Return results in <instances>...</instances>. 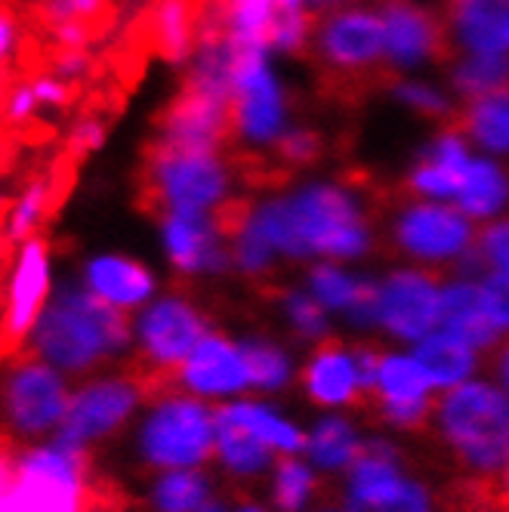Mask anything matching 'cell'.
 Listing matches in <instances>:
<instances>
[{
	"label": "cell",
	"instance_id": "48",
	"mask_svg": "<svg viewBox=\"0 0 509 512\" xmlns=\"http://www.w3.org/2000/svg\"><path fill=\"white\" fill-rule=\"evenodd\" d=\"M19 38H22L19 22H16L7 10H0V68H7L10 59L16 56Z\"/></svg>",
	"mask_w": 509,
	"mask_h": 512
},
{
	"label": "cell",
	"instance_id": "16",
	"mask_svg": "<svg viewBox=\"0 0 509 512\" xmlns=\"http://www.w3.org/2000/svg\"><path fill=\"white\" fill-rule=\"evenodd\" d=\"M368 405L389 435H414L429 426L435 389L408 346H380Z\"/></svg>",
	"mask_w": 509,
	"mask_h": 512
},
{
	"label": "cell",
	"instance_id": "37",
	"mask_svg": "<svg viewBox=\"0 0 509 512\" xmlns=\"http://www.w3.org/2000/svg\"><path fill=\"white\" fill-rule=\"evenodd\" d=\"M278 312H281V321H284V331L290 334V340L300 343V346H318V343L331 340L337 334L334 318L312 300V294L303 284L281 290Z\"/></svg>",
	"mask_w": 509,
	"mask_h": 512
},
{
	"label": "cell",
	"instance_id": "20",
	"mask_svg": "<svg viewBox=\"0 0 509 512\" xmlns=\"http://www.w3.org/2000/svg\"><path fill=\"white\" fill-rule=\"evenodd\" d=\"M321 62L340 75H365L383 65L380 13L371 7H340L327 13L315 31Z\"/></svg>",
	"mask_w": 509,
	"mask_h": 512
},
{
	"label": "cell",
	"instance_id": "40",
	"mask_svg": "<svg viewBox=\"0 0 509 512\" xmlns=\"http://www.w3.org/2000/svg\"><path fill=\"white\" fill-rule=\"evenodd\" d=\"M312 38V16L309 10L278 7L269 28V50L272 53H300Z\"/></svg>",
	"mask_w": 509,
	"mask_h": 512
},
{
	"label": "cell",
	"instance_id": "22",
	"mask_svg": "<svg viewBox=\"0 0 509 512\" xmlns=\"http://www.w3.org/2000/svg\"><path fill=\"white\" fill-rule=\"evenodd\" d=\"M303 287L312 300L334 318L337 327H349L355 334H371V306H374V278L346 263H309Z\"/></svg>",
	"mask_w": 509,
	"mask_h": 512
},
{
	"label": "cell",
	"instance_id": "46",
	"mask_svg": "<svg viewBox=\"0 0 509 512\" xmlns=\"http://www.w3.org/2000/svg\"><path fill=\"white\" fill-rule=\"evenodd\" d=\"M28 84H31L34 99H38V105H41V112H44V108H65L71 102V84L53 78L50 71L41 78H31Z\"/></svg>",
	"mask_w": 509,
	"mask_h": 512
},
{
	"label": "cell",
	"instance_id": "28",
	"mask_svg": "<svg viewBox=\"0 0 509 512\" xmlns=\"http://www.w3.org/2000/svg\"><path fill=\"white\" fill-rule=\"evenodd\" d=\"M408 349L414 352V358L423 368L429 386L435 389V395L448 392L485 371V355L479 349H472L466 340L445 331V327H435L432 334H426L423 340H417Z\"/></svg>",
	"mask_w": 509,
	"mask_h": 512
},
{
	"label": "cell",
	"instance_id": "26",
	"mask_svg": "<svg viewBox=\"0 0 509 512\" xmlns=\"http://www.w3.org/2000/svg\"><path fill=\"white\" fill-rule=\"evenodd\" d=\"M216 414L235 420L250 435H257L275 457H294L303 451V420L290 414L278 398L241 395L235 401H226V405H216Z\"/></svg>",
	"mask_w": 509,
	"mask_h": 512
},
{
	"label": "cell",
	"instance_id": "44",
	"mask_svg": "<svg viewBox=\"0 0 509 512\" xmlns=\"http://www.w3.org/2000/svg\"><path fill=\"white\" fill-rule=\"evenodd\" d=\"M105 142V121L102 118H81L78 124H71V133H68V149L71 155H90L96 149H102Z\"/></svg>",
	"mask_w": 509,
	"mask_h": 512
},
{
	"label": "cell",
	"instance_id": "9",
	"mask_svg": "<svg viewBox=\"0 0 509 512\" xmlns=\"http://www.w3.org/2000/svg\"><path fill=\"white\" fill-rule=\"evenodd\" d=\"M210 331L213 321L198 300L183 290H158L139 312L130 315L133 368L152 383H167Z\"/></svg>",
	"mask_w": 509,
	"mask_h": 512
},
{
	"label": "cell",
	"instance_id": "31",
	"mask_svg": "<svg viewBox=\"0 0 509 512\" xmlns=\"http://www.w3.org/2000/svg\"><path fill=\"white\" fill-rule=\"evenodd\" d=\"M506 201H509L506 170L497 164V158L472 155L463 176H460V189L454 195V207L479 226V223L500 219L503 210H506Z\"/></svg>",
	"mask_w": 509,
	"mask_h": 512
},
{
	"label": "cell",
	"instance_id": "10",
	"mask_svg": "<svg viewBox=\"0 0 509 512\" xmlns=\"http://www.w3.org/2000/svg\"><path fill=\"white\" fill-rule=\"evenodd\" d=\"M149 195L161 213L223 216L232 201V170L223 152L152 145Z\"/></svg>",
	"mask_w": 509,
	"mask_h": 512
},
{
	"label": "cell",
	"instance_id": "47",
	"mask_svg": "<svg viewBox=\"0 0 509 512\" xmlns=\"http://www.w3.org/2000/svg\"><path fill=\"white\" fill-rule=\"evenodd\" d=\"M90 34H93V25H84V22H62V25H53V44H56L59 50H87Z\"/></svg>",
	"mask_w": 509,
	"mask_h": 512
},
{
	"label": "cell",
	"instance_id": "21",
	"mask_svg": "<svg viewBox=\"0 0 509 512\" xmlns=\"http://www.w3.org/2000/svg\"><path fill=\"white\" fill-rule=\"evenodd\" d=\"M383 31V65L392 71H417L445 47V25L417 0H386L377 10Z\"/></svg>",
	"mask_w": 509,
	"mask_h": 512
},
{
	"label": "cell",
	"instance_id": "7",
	"mask_svg": "<svg viewBox=\"0 0 509 512\" xmlns=\"http://www.w3.org/2000/svg\"><path fill=\"white\" fill-rule=\"evenodd\" d=\"M349 512H439L435 488L408 460L395 435H368L365 448L337 479Z\"/></svg>",
	"mask_w": 509,
	"mask_h": 512
},
{
	"label": "cell",
	"instance_id": "42",
	"mask_svg": "<svg viewBox=\"0 0 509 512\" xmlns=\"http://www.w3.org/2000/svg\"><path fill=\"white\" fill-rule=\"evenodd\" d=\"M102 10H105V0H47L44 4V16H47L50 28L62 25V22L93 25Z\"/></svg>",
	"mask_w": 509,
	"mask_h": 512
},
{
	"label": "cell",
	"instance_id": "4",
	"mask_svg": "<svg viewBox=\"0 0 509 512\" xmlns=\"http://www.w3.org/2000/svg\"><path fill=\"white\" fill-rule=\"evenodd\" d=\"M213 432V405L176 389L173 383H155L133 426L127 429V448L145 475L161 469L210 466Z\"/></svg>",
	"mask_w": 509,
	"mask_h": 512
},
{
	"label": "cell",
	"instance_id": "19",
	"mask_svg": "<svg viewBox=\"0 0 509 512\" xmlns=\"http://www.w3.org/2000/svg\"><path fill=\"white\" fill-rule=\"evenodd\" d=\"M161 253L167 266L183 278H220L232 272L229 226L223 216L161 213Z\"/></svg>",
	"mask_w": 509,
	"mask_h": 512
},
{
	"label": "cell",
	"instance_id": "50",
	"mask_svg": "<svg viewBox=\"0 0 509 512\" xmlns=\"http://www.w3.org/2000/svg\"><path fill=\"white\" fill-rule=\"evenodd\" d=\"M229 512H275V509H269L263 497H241V500H232Z\"/></svg>",
	"mask_w": 509,
	"mask_h": 512
},
{
	"label": "cell",
	"instance_id": "1",
	"mask_svg": "<svg viewBox=\"0 0 509 512\" xmlns=\"http://www.w3.org/2000/svg\"><path fill=\"white\" fill-rule=\"evenodd\" d=\"M229 232L260 244L281 263H361L374 250V226L361 195L334 179L303 182L250 204Z\"/></svg>",
	"mask_w": 509,
	"mask_h": 512
},
{
	"label": "cell",
	"instance_id": "25",
	"mask_svg": "<svg viewBox=\"0 0 509 512\" xmlns=\"http://www.w3.org/2000/svg\"><path fill=\"white\" fill-rule=\"evenodd\" d=\"M445 34L463 56L509 59V0H454Z\"/></svg>",
	"mask_w": 509,
	"mask_h": 512
},
{
	"label": "cell",
	"instance_id": "52",
	"mask_svg": "<svg viewBox=\"0 0 509 512\" xmlns=\"http://www.w3.org/2000/svg\"><path fill=\"white\" fill-rule=\"evenodd\" d=\"M309 512H349V509H346L337 497H321Z\"/></svg>",
	"mask_w": 509,
	"mask_h": 512
},
{
	"label": "cell",
	"instance_id": "39",
	"mask_svg": "<svg viewBox=\"0 0 509 512\" xmlns=\"http://www.w3.org/2000/svg\"><path fill=\"white\" fill-rule=\"evenodd\" d=\"M392 96L398 105L411 108L414 115H423V118H451L454 115V99L448 90H442L439 84L432 81H420V78H398L392 84Z\"/></svg>",
	"mask_w": 509,
	"mask_h": 512
},
{
	"label": "cell",
	"instance_id": "6",
	"mask_svg": "<svg viewBox=\"0 0 509 512\" xmlns=\"http://www.w3.org/2000/svg\"><path fill=\"white\" fill-rule=\"evenodd\" d=\"M152 386L155 383L149 377H142L136 368H127V364L71 380L68 405L56 435L65 438L68 445H78L96 454L99 448L127 435Z\"/></svg>",
	"mask_w": 509,
	"mask_h": 512
},
{
	"label": "cell",
	"instance_id": "34",
	"mask_svg": "<svg viewBox=\"0 0 509 512\" xmlns=\"http://www.w3.org/2000/svg\"><path fill=\"white\" fill-rule=\"evenodd\" d=\"M56 204V182L47 176L31 179L28 186L19 192V198L10 204V210L4 213V223H0V235L10 247L41 235L47 216Z\"/></svg>",
	"mask_w": 509,
	"mask_h": 512
},
{
	"label": "cell",
	"instance_id": "49",
	"mask_svg": "<svg viewBox=\"0 0 509 512\" xmlns=\"http://www.w3.org/2000/svg\"><path fill=\"white\" fill-rule=\"evenodd\" d=\"M13 457L16 448L7 445L0 438V512H7V500H10V485H13Z\"/></svg>",
	"mask_w": 509,
	"mask_h": 512
},
{
	"label": "cell",
	"instance_id": "53",
	"mask_svg": "<svg viewBox=\"0 0 509 512\" xmlns=\"http://www.w3.org/2000/svg\"><path fill=\"white\" fill-rule=\"evenodd\" d=\"M318 4H334V0H278V7H294V10H309Z\"/></svg>",
	"mask_w": 509,
	"mask_h": 512
},
{
	"label": "cell",
	"instance_id": "36",
	"mask_svg": "<svg viewBox=\"0 0 509 512\" xmlns=\"http://www.w3.org/2000/svg\"><path fill=\"white\" fill-rule=\"evenodd\" d=\"M466 139H472L488 158H503L509 152V96L506 90L488 93L482 99H472L466 105Z\"/></svg>",
	"mask_w": 509,
	"mask_h": 512
},
{
	"label": "cell",
	"instance_id": "14",
	"mask_svg": "<svg viewBox=\"0 0 509 512\" xmlns=\"http://www.w3.org/2000/svg\"><path fill=\"white\" fill-rule=\"evenodd\" d=\"M479 226L454 204L411 201L392 219V244L420 269H460L472 253Z\"/></svg>",
	"mask_w": 509,
	"mask_h": 512
},
{
	"label": "cell",
	"instance_id": "11",
	"mask_svg": "<svg viewBox=\"0 0 509 512\" xmlns=\"http://www.w3.org/2000/svg\"><path fill=\"white\" fill-rule=\"evenodd\" d=\"M380 343L371 340H324L309 346L300 361L297 386L315 411H358L368 405L377 374Z\"/></svg>",
	"mask_w": 509,
	"mask_h": 512
},
{
	"label": "cell",
	"instance_id": "27",
	"mask_svg": "<svg viewBox=\"0 0 509 512\" xmlns=\"http://www.w3.org/2000/svg\"><path fill=\"white\" fill-rule=\"evenodd\" d=\"M278 457L260 442L257 435H250L244 426L235 420L216 414V432H213V454H210V469L216 472L220 482H232L238 488L257 485L266 479Z\"/></svg>",
	"mask_w": 509,
	"mask_h": 512
},
{
	"label": "cell",
	"instance_id": "23",
	"mask_svg": "<svg viewBox=\"0 0 509 512\" xmlns=\"http://www.w3.org/2000/svg\"><path fill=\"white\" fill-rule=\"evenodd\" d=\"M78 281L99 303L112 306L124 315L139 312L161 290L158 272L149 263L136 260L130 253H115V250L90 256L81 266Z\"/></svg>",
	"mask_w": 509,
	"mask_h": 512
},
{
	"label": "cell",
	"instance_id": "51",
	"mask_svg": "<svg viewBox=\"0 0 509 512\" xmlns=\"http://www.w3.org/2000/svg\"><path fill=\"white\" fill-rule=\"evenodd\" d=\"M229 506H232V500H229L226 494H216L213 500H207V503L198 506L195 512H229Z\"/></svg>",
	"mask_w": 509,
	"mask_h": 512
},
{
	"label": "cell",
	"instance_id": "35",
	"mask_svg": "<svg viewBox=\"0 0 509 512\" xmlns=\"http://www.w3.org/2000/svg\"><path fill=\"white\" fill-rule=\"evenodd\" d=\"M275 10L278 0H226L220 25L229 50H269V28Z\"/></svg>",
	"mask_w": 509,
	"mask_h": 512
},
{
	"label": "cell",
	"instance_id": "5",
	"mask_svg": "<svg viewBox=\"0 0 509 512\" xmlns=\"http://www.w3.org/2000/svg\"><path fill=\"white\" fill-rule=\"evenodd\" d=\"M7 512H102L96 454L59 435L16 448Z\"/></svg>",
	"mask_w": 509,
	"mask_h": 512
},
{
	"label": "cell",
	"instance_id": "18",
	"mask_svg": "<svg viewBox=\"0 0 509 512\" xmlns=\"http://www.w3.org/2000/svg\"><path fill=\"white\" fill-rule=\"evenodd\" d=\"M176 389H183L207 405H226L241 395H250V374L247 358L241 349V337L226 331H213L201 337V343L186 355V361L167 380Z\"/></svg>",
	"mask_w": 509,
	"mask_h": 512
},
{
	"label": "cell",
	"instance_id": "32",
	"mask_svg": "<svg viewBox=\"0 0 509 512\" xmlns=\"http://www.w3.org/2000/svg\"><path fill=\"white\" fill-rule=\"evenodd\" d=\"M324 479L303 454L278 457L263 479V500L275 512H309L324 497Z\"/></svg>",
	"mask_w": 509,
	"mask_h": 512
},
{
	"label": "cell",
	"instance_id": "24",
	"mask_svg": "<svg viewBox=\"0 0 509 512\" xmlns=\"http://www.w3.org/2000/svg\"><path fill=\"white\" fill-rule=\"evenodd\" d=\"M368 429L355 411H318L303 423V460L324 482L340 479L368 442Z\"/></svg>",
	"mask_w": 509,
	"mask_h": 512
},
{
	"label": "cell",
	"instance_id": "8",
	"mask_svg": "<svg viewBox=\"0 0 509 512\" xmlns=\"http://www.w3.org/2000/svg\"><path fill=\"white\" fill-rule=\"evenodd\" d=\"M71 380L31 352L0 361V438L22 448L59 432Z\"/></svg>",
	"mask_w": 509,
	"mask_h": 512
},
{
	"label": "cell",
	"instance_id": "29",
	"mask_svg": "<svg viewBox=\"0 0 509 512\" xmlns=\"http://www.w3.org/2000/svg\"><path fill=\"white\" fill-rule=\"evenodd\" d=\"M220 491V479L210 466L192 469H161L149 472L142 485L145 512H195Z\"/></svg>",
	"mask_w": 509,
	"mask_h": 512
},
{
	"label": "cell",
	"instance_id": "45",
	"mask_svg": "<svg viewBox=\"0 0 509 512\" xmlns=\"http://www.w3.org/2000/svg\"><path fill=\"white\" fill-rule=\"evenodd\" d=\"M38 115H41V105H38V99H34V93H31V84H28V81L16 84V87L7 93V102H4V118H7L10 124L22 127V124L34 121Z\"/></svg>",
	"mask_w": 509,
	"mask_h": 512
},
{
	"label": "cell",
	"instance_id": "33",
	"mask_svg": "<svg viewBox=\"0 0 509 512\" xmlns=\"http://www.w3.org/2000/svg\"><path fill=\"white\" fill-rule=\"evenodd\" d=\"M198 13L192 0H158L149 19V38L158 56L173 65L192 59L198 44Z\"/></svg>",
	"mask_w": 509,
	"mask_h": 512
},
{
	"label": "cell",
	"instance_id": "30",
	"mask_svg": "<svg viewBox=\"0 0 509 512\" xmlns=\"http://www.w3.org/2000/svg\"><path fill=\"white\" fill-rule=\"evenodd\" d=\"M241 349L247 358L250 395L281 398L297 386L300 355L290 343L278 337H266V334H247L241 337Z\"/></svg>",
	"mask_w": 509,
	"mask_h": 512
},
{
	"label": "cell",
	"instance_id": "2",
	"mask_svg": "<svg viewBox=\"0 0 509 512\" xmlns=\"http://www.w3.org/2000/svg\"><path fill=\"white\" fill-rule=\"evenodd\" d=\"M22 349L81 380L130 361V315L99 303L78 278H65L56 281Z\"/></svg>",
	"mask_w": 509,
	"mask_h": 512
},
{
	"label": "cell",
	"instance_id": "15",
	"mask_svg": "<svg viewBox=\"0 0 509 512\" xmlns=\"http://www.w3.org/2000/svg\"><path fill=\"white\" fill-rule=\"evenodd\" d=\"M439 327L466 340L485 358L506 346L509 334V281L476 275L442 278V315Z\"/></svg>",
	"mask_w": 509,
	"mask_h": 512
},
{
	"label": "cell",
	"instance_id": "3",
	"mask_svg": "<svg viewBox=\"0 0 509 512\" xmlns=\"http://www.w3.org/2000/svg\"><path fill=\"white\" fill-rule=\"evenodd\" d=\"M432 432L476 482H503L509 472V386L485 371L435 395Z\"/></svg>",
	"mask_w": 509,
	"mask_h": 512
},
{
	"label": "cell",
	"instance_id": "43",
	"mask_svg": "<svg viewBox=\"0 0 509 512\" xmlns=\"http://www.w3.org/2000/svg\"><path fill=\"white\" fill-rule=\"evenodd\" d=\"M90 68H93L90 50H59L50 62V75L65 84H75L90 75Z\"/></svg>",
	"mask_w": 509,
	"mask_h": 512
},
{
	"label": "cell",
	"instance_id": "38",
	"mask_svg": "<svg viewBox=\"0 0 509 512\" xmlns=\"http://www.w3.org/2000/svg\"><path fill=\"white\" fill-rule=\"evenodd\" d=\"M506 78H509V59L463 56L451 68V90L463 96L466 102H472L488 93L506 90Z\"/></svg>",
	"mask_w": 509,
	"mask_h": 512
},
{
	"label": "cell",
	"instance_id": "41",
	"mask_svg": "<svg viewBox=\"0 0 509 512\" xmlns=\"http://www.w3.org/2000/svg\"><path fill=\"white\" fill-rule=\"evenodd\" d=\"M275 152L290 167H306L321 155V136L309 127H287L275 142Z\"/></svg>",
	"mask_w": 509,
	"mask_h": 512
},
{
	"label": "cell",
	"instance_id": "17",
	"mask_svg": "<svg viewBox=\"0 0 509 512\" xmlns=\"http://www.w3.org/2000/svg\"><path fill=\"white\" fill-rule=\"evenodd\" d=\"M56 287L53 247L47 238L34 235L13 247L7 278L0 284V343L22 346L34 321L41 318Z\"/></svg>",
	"mask_w": 509,
	"mask_h": 512
},
{
	"label": "cell",
	"instance_id": "12",
	"mask_svg": "<svg viewBox=\"0 0 509 512\" xmlns=\"http://www.w3.org/2000/svg\"><path fill=\"white\" fill-rule=\"evenodd\" d=\"M442 275L420 266H398L374 278L371 334L386 346H414L439 327Z\"/></svg>",
	"mask_w": 509,
	"mask_h": 512
},
{
	"label": "cell",
	"instance_id": "13",
	"mask_svg": "<svg viewBox=\"0 0 509 512\" xmlns=\"http://www.w3.org/2000/svg\"><path fill=\"white\" fill-rule=\"evenodd\" d=\"M232 130L247 149H275L290 127L287 96L272 68L269 50H229Z\"/></svg>",
	"mask_w": 509,
	"mask_h": 512
}]
</instances>
